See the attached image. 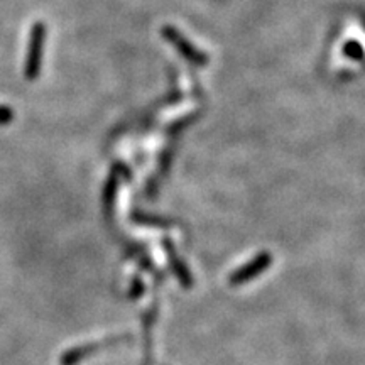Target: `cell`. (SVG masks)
Masks as SVG:
<instances>
[{
	"instance_id": "cell-2",
	"label": "cell",
	"mask_w": 365,
	"mask_h": 365,
	"mask_svg": "<svg viewBox=\"0 0 365 365\" xmlns=\"http://www.w3.org/2000/svg\"><path fill=\"white\" fill-rule=\"evenodd\" d=\"M269 266H272V255L269 252H261L259 255H255L252 261H249L247 264H244V266L235 269V271L230 274V277H228V282H230V286L245 284V282L254 279V277L261 276Z\"/></svg>"
},
{
	"instance_id": "cell-1",
	"label": "cell",
	"mask_w": 365,
	"mask_h": 365,
	"mask_svg": "<svg viewBox=\"0 0 365 365\" xmlns=\"http://www.w3.org/2000/svg\"><path fill=\"white\" fill-rule=\"evenodd\" d=\"M129 339L130 335H115V336H110V339H105L102 341H90V344L76 345L61 354V357H59V365H78L80 362H83V360L91 357V355L98 354L100 350L107 349V346L118 345L120 341L129 340Z\"/></svg>"
},
{
	"instance_id": "cell-3",
	"label": "cell",
	"mask_w": 365,
	"mask_h": 365,
	"mask_svg": "<svg viewBox=\"0 0 365 365\" xmlns=\"http://www.w3.org/2000/svg\"><path fill=\"white\" fill-rule=\"evenodd\" d=\"M164 249H166L168 261H170V266L173 269V272L176 274L178 281L181 282V286L185 287V289H190V287L193 286V277H191V272L188 271V267L185 266V262H182L180 257H178V254L175 252V249H173L170 240H166Z\"/></svg>"
},
{
	"instance_id": "cell-4",
	"label": "cell",
	"mask_w": 365,
	"mask_h": 365,
	"mask_svg": "<svg viewBox=\"0 0 365 365\" xmlns=\"http://www.w3.org/2000/svg\"><path fill=\"white\" fill-rule=\"evenodd\" d=\"M144 293V284L140 281V277H134L130 284V291H129V298L130 299H137L140 294Z\"/></svg>"
}]
</instances>
